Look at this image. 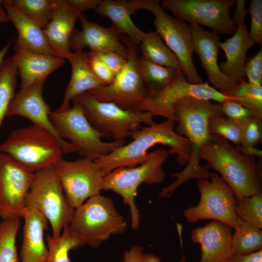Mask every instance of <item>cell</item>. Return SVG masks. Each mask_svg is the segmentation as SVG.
<instances>
[{
    "label": "cell",
    "mask_w": 262,
    "mask_h": 262,
    "mask_svg": "<svg viewBox=\"0 0 262 262\" xmlns=\"http://www.w3.org/2000/svg\"><path fill=\"white\" fill-rule=\"evenodd\" d=\"M25 206L36 209L46 218L54 238L69 226L75 210L67 200L53 166L34 172Z\"/></svg>",
    "instance_id": "8"
},
{
    "label": "cell",
    "mask_w": 262,
    "mask_h": 262,
    "mask_svg": "<svg viewBox=\"0 0 262 262\" xmlns=\"http://www.w3.org/2000/svg\"><path fill=\"white\" fill-rule=\"evenodd\" d=\"M72 102L65 110L51 111L49 116L60 136L69 140L81 156L95 160L125 145V141L103 142L101 138L106 136L91 124L82 106Z\"/></svg>",
    "instance_id": "7"
},
{
    "label": "cell",
    "mask_w": 262,
    "mask_h": 262,
    "mask_svg": "<svg viewBox=\"0 0 262 262\" xmlns=\"http://www.w3.org/2000/svg\"><path fill=\"white\" fill-rule=\"evenodd\" d=\"M34 177L8 155L0 152V217L21 218L25 200Z\"/></svg>",
    "instance_id": "16"
},
{
    "label": "cell",
    "mask_w": 262,
    "mask_h": 262,
    "mask_svg": "<svg viewBox=\"0 0 262 262\" xmlns=\"http://www.w3.org/2000/svg\"><path fill=\"white\" fill-rule=\"evenodd\" d=\"M0 152L33 172L54 166L64 154L52 133L34 124L13 131L0 145Z\"/></svg>",
    "instance_id": "5"
},
{
    "label": "cell",
    "mask_w": 262,
    "mask_h": 262,
    "mask_svg": "<svg viewBox=\"0 0 262 262\" xmlns=\"http://www.w3.org/2000/svg\"><path fill=\"white\" fill-rule=\"evenodd\" d=\"M88 65L97 78L104 85L111 84L114 80L115 75L107 66L98 58L90 52L87 53Z\"/></svg>",
    "instance_id": "43"
},
{
    "label": "cell",
    "mask_w": 262,
    "mask_h": 262,
    "mask_svg": "<svg viewBox=\"0 0 262 262\" xmlns=\"http://www.w3.org/2000/svg\"><path fill=\"white\" fill-rule=\"evenodd\" d=\"M235 0H164L161 6L189 24L202 25L217 33L230 35L236 26L230 16Z\"/></svg>",
    "instance_id": "14"
},
{
    "label": "cell",
    "mask_w": 262,
    "mask_h": 262,
    "mask_svg": "<svg viewBox=\"0 0 262 262\" xmlns=\"http://www.w3.org/2000/svg\"><path fill=\"white\" fill-rule=\"evenodd\" d=\"M227 262H262V249L249 254H233Z\"/></svg>",
    "instance_id": "45"
},
{
    "label": "cell",
    "mask_w": 262,
    "mask_h": 262,
    "mask_svg": "<svg viewBox=\"0 0 262 262\" xmlns=\"http://www.w3.org/2000/svg\"><path fill=\"white\" fill-rule=\"evenodd\" d=\"M95 11L97 14L109 18L119 34L126 35L136 45L140 44L144 32L131 19L136 10L130 0H100Z\"/></svg>",
    "instance_id": "27"
},
{
    "label": "cell",
    "mask_w": 262,
    "mask_h": 262,
    "mask_svg": "<svg viewBox=\"0 0 262 262\" xmlns=\"http://www.w3.org/2000/svg\"><path fill=\"white\" fill-rule=\"evenodd\" d=\"M53 167L67 200L74 209L102 190L104 175L94 160L84 157L74 161L62 159Z\"/></svg>",
    "instance_id": "15"
},
{
    "label": "cell",
    "mask_w": 262,
    "mask_h": 262,
    "mask_svg": "<svg viewBox=\"0 0 262 262\" xmlns=\"http://www.w3.org/2000/svg\"><path fill=\"white\" fill-rule=\"evenodd\" d=\"M15 4L30 19L42 29L50 21L57 0H13Z\"/></svg>",
    "instance_id": "34"
},
{
    "label": "cell",
    "mask_w": 262,
    "mask_h": 262,
    "mask_svg": "<svg viewBox=\"0 0 262 262\" xmlns=\"http://www.w3.org/2000/svg\"><path fill=\"white\" fill-rule=\"evenodd\" d=\"M174 112L177 123L175 132L189 141L191 153L185 167L171 174L176 180L162 189L159 198L171 197L179 186L189 180L209 179L210 166L208 164L204 166L200 164V152L212 135L210 131V119L215 116H224L220 103L193 97H187L178 102L174 107Z\"/></svg>",
    "instance_id": "1"
},
{
    "label": "cell",
    "mask_w": 262,
    "mask_h": 262,
    "mask_svg": "<svg viewBox=\"0 0 262 262\" xmlns=\"http://www.w3.org/2000/svg\"><path fill=\"white\" fill-rule=\"evenodd\" d=\"M245 0H236V5L232 20L236 26L233 35L219 46L225 52L226 60L219 67L224 75L239 83L245 80V66L248 50L255 43L250 38L245 19L248 13Z\"/></svg>",
    "instance_id": "18"
},
{
    "label": "cell",
    "mask_w": 262,
    "mask_h": 262,
    "mask_svg": "<svg viewBox=\"0 0 262 262\" xmlns=\"http://www.w3.org/2000/svg\"><path fill=\"white\" fill-rule=\"evenodd\" d=\"M221 105L224 116L243 128L255 116L250 110L232 99L226 100Z\"/></svg>",
    "instance_id": "39"
},
{
    "label": "cell",
    "mask_w": 262,
    "mask_h": 262,
    "mask_svg": "<svg viewBox=\"0 0 262 262\" xmlns=\"http://www.w3.org/2000/svg\"><path fill=\"white\" fill-rule=\"evenodd\" d=\"M68 226L85 245L97 248L112 235L124 233L127 223L113 200L98 194L74 210Z\"/></svg>",
    "instance_id": "6"
},
{
    "label": "cell",
    "mask_w": 262,
    "mask_h": 262,
    "mask_svg": "<svg viewBox=\"0 0 262 262\" xmlns=\"http://www.w3.org/2000/svg\"><path fill=\"white\" fill-rule=\"evenodd\" d=\"M82 30L75 29L70 39L71 49L83 51L87 47L90 50H110L114 51L127 59L129 50L122 42L119 33L112 26L103 27L98 23L88 20L81 14L78 17Z\"/></svg>",
    "instance_id": "20"
},
{
    "label": "cell",
    "mask_w": 262,
    "mask_h": 262,
    "mask_svg": "<svg viewBox=\"0 0 262 262\" xmlns=\"http://www.w3.org/2000/svg\"><path fill=\"white\" fill-rule=\"evenodd\" d=\"M71 7L81 13L86 10L96 9L100 0H66Z\"/></svg>",
    "instance_id": "46"
},
{
    "label": "cell",
    "mask_w": 262,
    "mask_h": 262,
    "mask_svg": "<svg viewBox=\"0 0 262 262\" xmlns=\"http://www.w3.org/2000/svg\"><path fill=\"white\" fill-rule=\"evenodd\" d=\"M251 16V24L248 34L255 44L262 46V0H251L247 9Z\"/></svg>",
    "instance_id": "40"
},
{
    "label": "cell",
    "mask_w": 262,
    "mask_h": 262,
    "mask_svg": "<svg viewBox=\"0 0 262 262\" xmlns=\"http://www.w3.org/2000/svg\"><path fill=\"white\" fill-rule=\"evenodd\" d=\"M22 217L24 225L20 251L21 262H44L48 250L44 235L49 222L38 210L30 207L24 208Z\"/></svg>",
    "instance_id": "24"
},
{
    "label": "cell",
    "mask_w": 262,
    "mask_h": 262,
    "mask_svg": "<svg viewBox=\"0 0 262 262\" xmlns=\"http://www.w3.org/2000/svg\"><path fill=\"white\" fill-rule=\"evenodd\" d=\"M176 124L175 121L167 119L160 123L142 126L131 133L130 137L133 139L131 142L94 161L105 176L118 167L141 164L148 157V150L160 144L170 147L169 154L176 155L180 165L187 164L191 153V144L186 137L175 132Z\"/></svg>",
    "instance_id": "2"
},
{
    "label": "cell",
    "mask_w": 262,
    "mask_h": 262,
    "mask_svg": "<svg viewBox=\"0 0 262 262\" xmlns=\"http://www.w3.org/2000/svg\"><path fill=\"white\" fill-rule=\"evenodd\" d=\"M81 13L66 0H57L51 18L43 29L46 37L58 57L66 59L72 52L70 42L75 24Z\"/></svg>",
    "instance_id": "23"
},
{
    "label": "cell",
    "mask_w": 262,
    "mask_h": 262,
    "mask_svg": "<svg viewBox=\"0 0 262 262\" xmlns=\"http://www.w3.org/2000/svg\"><path fill=\"white\" fill-rule=\"evenodd\" d=\"M18 74L11 56L4 58L0 68V128L16 94Z\"/></svg>",
    "instance_id": "32"
},
{
    "label": "cell",
    "mask_w": 262,
    "mask_h": 262,
    "mask_svg": "<svg viewBox=\"0 0 262 262\" xmlns=\"http://www.w3.org/2000/svg\"><path fill=\"white\" fill-rule=\"evenodd\" d=\"M244 128L225 116L212 117L210 121L211 134L217 135L236 146H239L242 140Z\"/></svg>",
    "instance_id": "37"
},
{
    "label": "cell",
    "mask_w": 262,
    "mask_h": 262,
    "mask_svg": "<svg viewBox=\"0 0 262 262\" xmlns=\"http://www.w3.org/2000/svg\"><path fill=\"white\" fill-rule=\"evenodd\" d=\"M200 157L221 175L236 200L262 193V171L256 157L242 153L225 138L213 134Z\"/></svg>",
    "instance_id": "3"
},
{
    "label": "cell",
    "mask_w": 262,
    "mask_h": 262,
    "mask_svg": "<svg viewBox=\"0 0 262 262\" xmlns=\"http://www.w3.org/2000/svg\"><path fill=\"white\" fill-rule=\"evenodd\" d=\"M45 80L44 79L28 87L20 88L10 105L6 116L25 117L33 124L47 130L60 142L64 154L77 152L73 144L60 136L50 120L51 110L43 97Z\"/></svg>",
    "instance_id": "17"
},
{
    "label": "cell",
    "mask_w": 262,
    "mask_h": 262,
    "mask_svg": "<svg viewBox=\"0 0 262 262\" xmlns=\"http://www.w3.org/2000/svg\"><path fill=\"white\" fill-rule=\"evenodd\" d=\"M87 53L83 51H75L66 57L71 65V75L62 104L57 110L68 109L70 107V102L77 96L104 85L91 70L87 61Z\"/></svg>",
    "instance_id": "26"
},
{
    "label": "cell",
    "mask_w": 262,
    "mask_h": 262,
    "mask_svg": "<svg viewBox=\"0 0 262 262\" xmlns=\"http://www.w3.org/2000/svg\"><path fill=\"white\" fill-rule=\"evenodd\" d=\"M10 46V44L8 43L0 50V68Z\"/></svg>",
    "instance_id": "48"
},
{
    "label": "cell",
    "mask_w": 262,
    "mask_h": 262,
    "mask_svg": "<svg viewBox=\"0 0 262 262\" xmlns=\"http://www.w3.org/2000/svg\"><path fill=\"white\" fill-rule=\"evenodd\" d=\"M261 118L253 116L244 127L241 144L237 146L240 150L256 147L262 139Z\"/></svg>",
    "instance_id": "38"
},
{
    "label": "cell",
    "mask_w": 262,
    "mask_h": 262,
    "mask_svg": "<svg viewBox=\"0 0 262 262\" xmlns=\"http://www.w3.org/2000/svg\"><path fill=\"white\" fill-rule=\"evenodd\" d=\"M235 212L237 217L262 229V193L236 200Z\"/></svg>",
    "instance_id": "36"
},
{
    "label": "cell",
    "mask_w": 262,
    "mask_h": 262,
    "mask_svg": "<svg viewBox=\"0 0 262 262\" xmlns=\"http://www.w3.org/2000/svg\"><path fill=\"white\" fill-rule=\"evenodd\" d=\"M3 0H0V22L7 23L9 21L8 15L2 5Z\"/></svg>",
    "instance_id": "47"
},
{
    "label": "cell",
    "mask_w": 262,
    "mask_h": 262,
    "mask_svg": "<svg viewBox=\"0 0 262 262\" xmlns=\"http://www.w3.org/2000/svg\"><path fill=\"white\" fill-rule=\"evenodd\" d=\"M2 5L9 21H12L17 31L15 42L33 51L57 56L50 46L43 29L28 17L13 0H3Z\"/></svg>",
    "instance_id": "25"
},
{
    "label": "cell",
    "mask_w": 262,
    "mask_h": 262,
    "mask_svg": "<svg viewBox=\"0 0 262 262\" xmlns=\"http://www.w3.org/2000/svg\"><path fill=\"white\" fill-rule=\"evenodd\" d=\"M121 262H161V259L153 254L145 253L142 246L134 245L124 252Z\"/></svg>",
    "instance_id": "44"
},
{
    "label": "cell",
    "mask_w": 262,
    "mask_h": 262,
    "mask_svg": "<svg viewBox=\"0 0 262 262\" xmlns=\"http://www.w3.org/2000/svg\"><path fill=\"white\" fill-rule=\"evenodd\" d=\"M137 64L141 76L148 90L163 89L169 85L180 71L150 62L138 56Z\"/></svg>",
    "instance_id": "29"
},
{
    "label": "cell",
    "mask_w": 262,
    "mask_h": 262,
    "mask_svg": "<svg viewBox=\"0 0 262 262\" xmlns=\"http://www.w3.org/2000/svg\"><path fill=\"white\" fill-rule=\"evenodd\" d=\"M46 241L48 254L44 262H71L70 251L85 245L81 238L68 226L64 228L59 237L54 238L48 234Z\"/></svg>",
    "instance_id": "30"
},
{
    "label": "cell",
    "mask_w": 262,
    "mask_h": 262,
    "mask_svg": "<svg viewBox=\"0 0 262 262\" xmlns=\"http://www.w3.org/2000/svg\"><path fill=\"white\" fill-rule=\"evenodd\" d=\"M232 229L231 227L214 220L194 229L190 239L200 246L199 262H227L233 254Z\"/></svg>",
    "instance_id": "21"
},
{
    "label": "cell",
    "mask_w": 262,
    "mask_h": 262,
    "mask_svg": "<svg viewBox=\"0 0 262 262\" xmlns=\"http://www.w3.org/2000/svg\"><path fill=\"white\" fill-rule=\"evenodd\" d=\"M119 37L129 50L126 65L111 84L87 93L100 101L113 102L123 109L137 111L146 98L148 90L138 68L137 45L124 34Z\"/></svg>",
    "instance_id": "11"
},
{
    "label": "cell",
    "mask_w": 262,
    "mask_h": 262,
    "mask_svg": "<svg viewBox=\"0 0 262 262\" xmlns=\"http://www.w3.org/2000/svg\"><path fill=\"white\" fill-rule=\"evenodd\" d=\"M14 50L11 57L20 78V88L46 79L65 62V58L37 52L16 42Z\"/></svg>",
    "instance_id": "22"
},
{
    "label": "cell",
    "mask_w": 262,
    "mask_h": 262,
    "mask_svg": "<svg viewBox=\"0 0 262 262\" xmlns=\"http://www.w3.org/2000/svg\"><path fill=\"white\" fill-rule=\"evenodd\" d=\"M20 218L3 219L0 223V262H18L16 239Z\"/></svg>",
    "instance_id": "33"
},
{
    "label": "cell",
    "mask_w": 262,
    "mask_h": 262,
    "mask_svg": "<svg viewBox=\"0 0 262 262\" xmlns=\"http://www.w3.org/2000/svg\"><path fill=\"white\" fill-rule=\"evenodd\" d=\"M233 254H246L262 249V229L237 217L232 236Z\"/></svg>",
    "instance_id": "31"
},
{
    "label": "cell",
    "mask_w": 262,
    "mask_h": 262,
    "mask_svg": "<svg viewBox=\"0 0 262 262\" xmlns=\"http://www.w3.org/2000/svg\"><path fill=\"white\" fill-rule=\"evenodd\" d=\"M92 54L100 59L115 76L126 65L127 60L119 54L110 50H90Z\"/></svg>",
    "instance_id": "42"
},
{
    "label": "cell",
    "mask_w": 262,
    "mask_h": 262,
    "mask_svg": "<svg viewBox=\"0 0 262 262\" xmlns=\"http://www.w3.org/2000/svg\"><path fill=\"white\" fill-rule=\"evenodd\" d=\"M71 101L82 106L87 119L98 132L112 136L114 141H125L143 124L149 126L154 123V116L149 112L126 110L114 102L100 101L87 92Z\"/></svg>",
    "instance_id": "9"
},
{
    "label": "cell",
    "mask_w": 262,
    "mask_h": 262,
    "mask_svg": "<svg viewBox=\"0 0 262 262\" xmlns=\"http://www.w3.org/2000/svg\"><path fill=\"white\" fill-rule=\"evenodd\" d=\"M130 1L136 11L146 10L153 14L156 32L178 59L187 82L192 84L203 82L193 62L194 51L189 25L183 20L167 14L158 0H131Z\"/></svg>",
    "instance_id": "10"
},
{
    "label": "cell",
    "mask_w": 262,
    "mask_h": 262,
    "mask_svg": "<svg viewBox=\"0 0 262 262\" xmlns=\"http://www.w3.org/2000/svg\"><path fill=\"white\" fill-rule=\"evenodd\" d=\"M169 151L159 148L149 153L147 159L138 166H122L104 176L101 189L111 190L119 195L130 210L131 227L133 229L140 225V212L135 203L137 189L142 183L158 184L165 177L163 166L169 157Z\"/></svg>",
    "instance_id": "4"
},
{
    "label": "cell",
    "mask_w": 262,
    "mask_h": 262,
    "mask_svg": "<svg viewBox=\"0 0 262 262\" xmlns=\"http://www.w3.org/2000/svg\"><path fill=\"white\" fill-rule=\"evenodd\" d=\"M208 179H198L197 186L200 198L198 203L186 209L183 213L187 222L195 223L200 220L211 219L235 229L237 217L235 212L234 193L218 174L211 172Z\"/></svg>",
    "instance_id": "12"
},
{
    "label": "cell",
    "mask_w": 262,
    "mask_h": 262,
    "mask_svg": "<svg viewBox=\"0 0 262 262\" xmlns=\"http://www.w3.org/2000/svg\"><path fill=\"white\" fill-rule=\"evenodd\" d=\"M231 97L255 116L262 119V86L251 84L244 80L238 84Z\"/></svg>",
    "instance_id": "35"
},
{
    "label": "cell",
    "mask_w": 262,
    "mask_h": 262,
    "mask_svg": "<svg viewBox=\"0 0 262 262\" xmlns=\"http://www.w3.org/2000/svg\"><path fill=\"white\" fill-rule=\"evenodd\" d=\"M139 45L144 59L157 65L182 71L178 59L156 31L144 33Z\"/></svg>",
    "instance_id": "28"
},
{
    "label": "cell",
    "mask_w": 262,
    "mask_h": 262,
    "mask_svg": "<svg viewBox=\"0 0 262 262\" xmlns=\"http://www.w3.org/2000/svg\"><path fill=\"white\" fill-rule=\"evenodd\" d=\"M187 97L213 100L220 104L228 99L236 101L234 98L221 93L208 82H188L183 72L180 71L166 87L148 90L146 98L140 104L138 111L149 112L153 116H163L176 122L174 107L180 100Z\"/></svg>",
    "instance_id": "13"
},
{
    "label": "cell",
    "mask_w": 262,
    "mask_h": 262,
    "mask_svg": "<svg viewBox=\"0 0 262 262\" xmlns=\"http://www.w3.org/2000/svg\"><path fill=\"white\" fill-rule=\"evenodd\" d=\"M245 76L250 84L262 85V49L246 60L245 66Z\"/></svg>",
    "instance_id": "41"
},
{
    "label": "cell",
    "mask_w": 262,
    "mask_h": 262,
    "mask_svg": "<svg viewBox=\"0 0 262 262\" xmlns=\"http://www.w3.org/2000/svg\"><path fill=\"white\" fill-rule=\"evenodd\" d=\"M193 51L199 56L209 82L221 93L231 97L239 83L227 77L218 64L220 42L218 33L196 24H189Z\"/></svg>",
    "instance_id": "19"
},
{
    "label": "cell",
    "mask_w": 262,
    "mask_h": 262,
    "mask_svg": "<svg viewBox=\"0 0 262 262\" xmlns=\"http://www.w3.org/2000/svg\"><path fill=\"white\" fill-rule=\"evenodd\" d=\"M178 262H187L185 256L182 255L180 261Z\"/></svg>",
    "instance_id": "49"
}]
</instances>
